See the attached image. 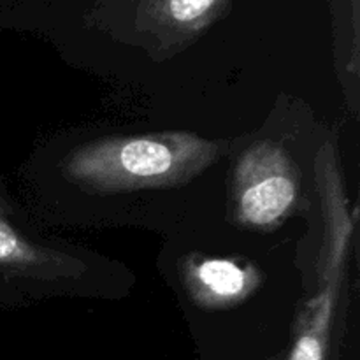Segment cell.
<instances>
[{"label": "cell", "mask_w": 360, "mask_h": 360, "mask_svg": "<svg viewBox=\"0 0 360 360\" xmlns=\"http://www.w3.org/2000/svg\"><path fill=\"white\" fill-rule=\"evenodd\" d=\"M220 157V143L197 134L116 136L81 144L70 151L62 171L88 192L120 193L183 185Z\"/></svg>", "instance_id": "1"}, {"label": "cell", "mask_w": 360, "mask_h": 360, "mask_svg": "<svg viewBox=\"0 0 360 360\" xmlns=\"http://www.w3.org/2000/svg\"><path fill=\"white\" fill-rule=\"evenodd\" d=\"M315 174L323 221L319 281L316 292L299 315L290 350L283 360H334V329L350 269L357 207L348 199L336 146L330 141L316 153Z\"/></svg>", "instance_id": "2"}, {"label": "cell", "mask_w": 360, "mask_h": 360, "mask_svg": "<svg viewBox=\"0 0 360 360\" xmlns=\"http://www.w3.org/2000/svg\"><path fill=\"white\" fill-rule=\"evenodd\" d=\"M231 195L239 225L255 231L278 227L301 195L294 158L274 141H257L236 162Z\"/></svg>", "instance_id": "3"}, {"label": "cell", "mask_w": 360, "mask_h": 360, "mask_svg": "<svg viewBox=\"0 0 360 360\" xmlns=\"http://www.w3.org/2000/svg\"><path fill=\"white\" fill-rule=\"evenodd\" d=\"M0 269L30 281H62L77 278L83 264L76 257L25 236L0 211Z\"/></svg>", "instance_id": "4"}, {"label": "cell", "mask_w": 360, "mask_h": 360, "mask_svg": "<svg viewBox=\"0 0 360 360\" xmlns=\"http://www.w3.org/2000/svg\"><path fill=\"white\" fill-rule=\"evenodd\" d=\"M185 285L200 308L227 309L259 288L260 274L255 267L231 259L192 260L185 266Z\"/></svg>", "instance_id": "5"}, {"label": "cell", "mask_w": 360, "mask_h": 360, "mask_svg": "<svg viewBox=\"0 0 360 360\" xmlns=\"http://www.w3.org/2000/svg\"><path fill=\"white\" fill-rule=\"evenodd\" d=\"M217 0H169V13L174 21L190 25L200 20Z\"/></svg>", "instance_id": "6"}]
</instances>
